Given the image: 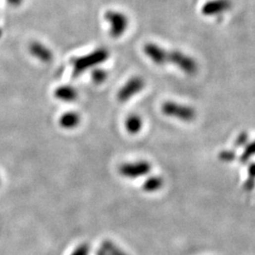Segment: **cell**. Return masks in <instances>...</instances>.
Returning a JSON list of instances; mask_svg holds the SVG:
<instances>
[{
  "instance_id": "cell-15",
  "label": "cell",
  "mask_w": 255,
  "mask_h": 255,
  "mask_svg": "<svg viewBox=\"0 0 255 255\" xmlns=\"http://www.w3.org/2000/svg\"><path fill=\"white\" fill-rule=\"evenodd\" d=\"M92 79L94 82L100 84L107 79V73L103 69H96L93 71Z\"/></svg>"
},
{
  "instance_id": "cell-12",
  "label": "cell",
  "mask_w": 255,
  "mask_h": 255,
  "mask_svg": "<svg viewBox=\"0 0 255 255\" xmlns=\"http://www.w3.org/2000/svg\"><path fill=\"white\" fill-rule=\"evenodd\" d=\"M125 127H126V130L128 133H131V134H137V133H140V131L142 130L143 120L140 115L133 113L127 117L126 122H125Z\"/></svg>"
},
{
  "instance_id": "cell-18",
  "label": "cell",
  "mask_w": 255,
  "mask_h": 255,
  "mask_svg": "<svg viewBox=\"0 0 255 255\" xmlns=\"http://www.w3.org/2000/svg\"><path fill=\"white\" fill-rule=\"evenodd\" d=\"M97 255H109V254L102 247V248L97 252Z\"/></svg>"
},
{
  "instance_id": "cell-11",
  "label": "cell",
  "mask_w": 255,
  "mask_h": 255,
  "mask_svg": "<svg viewBox=\"0 0 255 255\" xmlns=\"http://www.w3.org/2000/svg\"><path fill=\"white\" fill-rule=\"evenodd\" d=\"M230 7L228 0H214L206 3L203 8V13L205 15H212L227 10Z\"/></svg>"
},
{
  "instance_id": "cell-5",
  "label": "cell",
  "mask_w": 255,
  "mask_h": 255,
  "mask_svg": "<svg viewBox=\"0 0 255 255\" xmlns=\"http://www.w3.org/2000/svg\"><path fill=\"white\" fill-rule=\"evenodd\" d=\"M152 164L147 161L123 163L119 167V173L128 179L141 178L151 172Z\"/></svg>"
},
{
  "instance_id": "cell-2",
  "label": "cell",
  "mask_w": 255,
  "mask_h": 255,
  "mask_svg": "<svg viewBox=\"0 0 255 255\" xmlns=\"http://www.w3.org/2000/svg\"><path fill=\"white\" fill-rule=\"evenodd\" d=\"M162 112L166 116L178 118L184 122H190L196 117L193 108L173 102H164L162 106Z\"/></svg>"
},
{
  "instance_id": "cell-10",
  "label": "cell",
  "mask_w": 255,
  "mask_h": 255,
  "mask_svg": "<svg viewBox=\"0 0 255 255\" xmlns=\"http://www.w3.org/2000/svg\"><path fill=\"white\" fill-rule=\"evenodd\" d=\"M81 123V115L76 112H66L61 114L59 124L65 130H73Z\"/></svg>"
},
{
  "instance_id": "cell-9",
  "label": "cell",
  "mask_w": 255,
  "mask_h": 255,
  "mask_svg": "<svg viewBox=\"0 0 255 255\" xmlns=\"http://www.w3.org/2000/svg\"><path fill=\"white\" fill-rule=\"evenodd\" d=\"M54 96L57 100L61 102H75L78 98V91L69 85H62L55 90Z\"/></svg>"
},
{
  "instance_id": "cell-13",
  "label": "cell",
  "mask_w": 255,
  "mask_h": 255,
  "mask_svg": "<svg viewBox=\"0 0 255 255\" xmlns=\"http://www.w3.org/2000/svg\"><path fill=\"white\" fill-rule=\"evenodd\" d=\"M163 185V178L159 176H152L148 178L143 184L144 191L148 193H153L160 190Z\"/></svg>"
},
{
  "instance_id": "cell-16",
  "label": "cell",
  "mask_w": 255,
  "mask_h": 255,
  "mask_svg": "<svg viewBox=\"0 0 255 255\" xmlns=\"http://www.w3.org/2000/svg\"><path fill=\"white\" fill-rule=\"evenodd\" d=\"M90 247L88 244H82L79 246L70 255H89Z\"/></svg>"
},
{
  "instance_id": "cell-4",
  "label": "cell",
  "mask_w": 255,
  "mask_h": 255,
  "mask_svg": "<svg viewBox=\"0 0 255 255\" xmlns=\"http://www.w3.org/2000/svg\"><path fill=\"white\" fill-rule=\"evenodd\" d=\"M167 63H173L182 71L190 75L198 70V65L194 59L181 51H167Z\"/></svg>"
},
{
  "instance_id": "cell-14",
  "label": "cell",
  "mask_w": 255,
  "mask_h": 255,
  "mask_svg": "<svg viewBox=\"0 0 255 255\" xmlns=\"http://www.w3.org/2000/svg\"><path fill=\"white\" fill-rule=\"evenodd\" d=\"M102 247L109 254V255H128L111 240H104L102 242Z\"/></svg>"
},
{
  "instance_id": "cell-7",
  "label": "cell",
  "mask_w": 255,
  "mask_h": 255,
  "mask_svg": "<svg viewBox=\"0 0 255 255\" xmlns=\"http://www.w3.org/2000/svg\"><path fill=\"white\" fill-rule=\"evenodd\" d=\"M144 53L147 57H149L152 61L159 64L163 65L167 63V51L163 49L162 47H159L156 44L153 43H148L144 47Z\"/></svg>"
},
{
  "instance_id": "cell-3",
  "label": "cell",
  "mask_w": 255,
  "mask_h": 255,
  "mask_svg": "<svg viewBox=\"0 0 255 255\" xmlns=\"http://www.w3.org/2000/svg\"><path fill=\"white\" fill-rule=\"evenodd\" d=\"M105 19L110 24V35L113 38L122 36L128 28V17L120 11L109 10L105 13Z\"/></svg>"
},
{
  "instance_id": "cell-17",
  "label": "cell",
  "mask_w": 255,
  "mask_h": 255,
  "mask_svg": "<svg viewBox=\"0 0 255 255\" xmlns=\"http://www.w3.org/2000/svg\"><path fill=\"white\" fill-rule=\"evenodd\" d=\"M8 1V3L11 5V6H14V7H16V6H19L21 5V3L23 2V0H7Z\"/></svg>"
},
{
  "instance_id": "cell-6",
  "label": "cell",
  "mask_w": 255,
  "mask_h": 255,
  "mask_svg": "<svg viewBox=\"0 0 255 255\" xmlns=\"http://www.w3.org/2000/svg\"><path fill=\"white\" fill-rule=\"evenodd\" d=\"M145 87V82L140 77H133L126 82L117 93V100L120 102L130 101L136 94L141 92Z\"/></svg>"
},
{
  "instance_id": "cell-1",
  "label": "cell",
  "mask_w": 255,
  "mask_h": 255,
  "mask_svg": "<svg viewBox=\"0 0 255 255\" xmlns=\"http://www.w3.org/2000/svg\"><path fill=\"white\" fill-rule=\"evenodd\" d=\"M108 58L109 52L105 49H99L88 55L80 57L74 61V75L79 76L83 72L104 62Z\"/></svg>"
},
{
  "instance_id": "cell-8",
  "label": "cell",
  "mask_w": 255,
  "mask_h": 255,
  "mask_svg": "<svg viewBox=\"0 0 255 255\" xmlns=\"http://www.w3.org/2000/svg\"><path fill=\"white\" fill-rule=\"evenodd\" d=\"M31 55L43 62H51L53 60L52 51L39 42H33L29 47Z\"/></svg>"
}]
</instances>
